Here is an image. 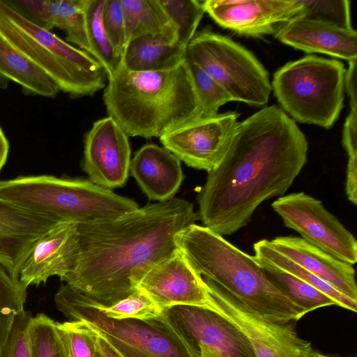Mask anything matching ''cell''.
<instances>
[{"label": "cell", "mask_w": 357, "mask_h": 357, "mask_svg": "<svg viewBox=\"0 0 357 357\" xmlns=\"http://www.w3.org/2000/svg\"><path fill=\"white\" fill-rule=\"evenodd\" d=\"M307 149L305 135L278 106L239 122L198 193L204 226L222 236L246 226L262 202L284 195L304 167Z\"/></svg>", "instance_id": "obj_1"}, {"label": "cell", "mask_w": 357, "mask_h": 357, "mask_svg": "<svg viewBox=\"0 0 357 357\" xmlns=\"http://www.w3.org/2000/svg\"><path fill=\"white\" fill-rule=\"evenodd\" d=\"M198 218L192 203L174 197L115 218L76 222L75 263L61 280L114 304L137 291L144 275L177 248L176 235Z\"/></svg>", "instance_id": "obj_2"}, {"label": "cell", "mask_w": 357, "mask_h": 357, "mask_svg": "<svg viewBox=\"0 0 357 357\" xmlns=\"http://www.w3.org/2000/svg\"><path fill=\"white\" fill-rule=\"evenodd\" d=\"M103 101L107 115L128 137H160L202 116L185 61L161 71L132 72L119 64L107 77Z\"/></svg>", "instance_id": "obj_3"}, {"label": "cell", "mask_w": 357, "mask_h": 357, "mask_svg": "<svg viewBox=\"0 0 357 357\" xmlns=\"http://www.w3.org/2000/svg\"><path fill=\"white\" fill-rule=\"evenodd\" d=\"M176 243L206 284L266 319L287 324L307 314L268 280L254 256L210 229L192 224L176 235Z\"/></svg>", "instance_id": "obj_4"}, {"label": "cell", "mask_w": 357, "mask_h": 357, "mask_svg": "<svg viewBox=\"0 0 357 357\" xmlns=\"http://www.w3.org/2000/svg\"><path fill=\"white\" fill-rule=\"evenodd\" d=\"M0 197L60 222L115 218L139 208L133 199L89 179L52 175L20 176L0 181Z\"/></svg>", "instance_id": "obj_5"}, {"label": "cell", "mask_w": 357, "mask_h": 357, "mask_svg": "<svg viewBox=\"0 0 357 357\" xmlns=\"http://www.w3.org/2000/svg\"><path fill=\"white\" fill-rule=\"evenodd\" d=\"M0 35L73 98L104 89L107 74L88 52L36 26L0 0Z\"/></svg>", "instance_id": "obj_6"}, {"label": "cell", "mask_w": 357, "mask_h": 357, "mask_svg": "<svg viewBox=\"0 0 357 357\" xmlns=\"http://www.w3.org/2000/svg\"><path fill=\"white\" fill-rule=\"evenodd\" d=\"M346 72L338 60L308 55L278 69L271 89L294 121L329 128L343 108Z\"/></svg>", "instance_id": "obj_7"}, {"label": "cell", "mask_w": 357, "mask_h": 357, "mask_svg": "<svg viewBox=\"0 0 357 357\" xmlns=\"http://www.w3.org/2000/svg\"><path fill=\"white\" fill-rule=\"evenodd\" d=\"M54 302L68 321L84 322L123 357H190L162 313L146 319H112L98 308L93 299L68 284L59 289Z\"/></svg>", "instance_id": "obj_8"}, {"label": "cell", "mask_w": 357, "mask_h": 357, "mask_svg": "<svg viewBox=\"0 0 357 357\" xmlns=\"http://www.w3.org/2000/svg\"><path fill=\"white\" fill-rule=\"evenodd\" d=\"M185 61L211 76L232 101L265 105L271 92L266 70L249 50L208 28L196 32L188 44Z\"/></svg>", "instance_id": "obj_9"}, {"label": "cell", "mask_w": 357, "mask_h": 357, "mask_svg": "<svg viewBox=\"0 0 357 357\" xmlns=\"http://www.w3.org/2000/svg\"><path fill=\"white\" fill-rule=\"evenodd\" d=\"M162 313L190 357H256L243 333L210 308L178 305Z\"/></svg>", "instance_id": "obj_10"}, {"label": "cell", "mask_w": 357, "mask_h": 357, "mask_svg": "<svg viewBox=\"0 0 357 357\" xmlns=\"http://www.w3.org/2000/svg\"><path fill=\"white\" fill-rule=\"evenodd\" d=\"M272 208L287 227L310 244L350 265L356 263V238L321 201L303 192H293L274 201Z\"/></svg>", "instance_id": "obj_11"}, {"label": "cell", "mask_w": 357, "mask_h": 357, "mask_svg": "<svg viewBox=\"0 0 357 357\" xmlns=\"http://www.w3.org/2000/svg\"><path fill=\"white\" fill-rule=\"evenodd\" d=\"M238 116L236 112H227L199 116L168 130L160 141L188 166L209 172L226 153L238 125Z\"/></svg>", "instance_id": "obj_12"}, {"label": "cell", "mask_w": 357, "mask_h": 357, "mask_svg": "<svg viewBox=\"0 0 357 357\" xmlns=\"http://www.w3.org/2000/svg\"><path fill=\"white\" fill-rule=\"evenodd\" d=\"M206 284L210 296L208 308L229 320L243 333L256 357H307L313 349L310 342L298 337L291 325L273 322Z\"/></svg>", "instance_id": "obj_13"}, {"label": "cell", "mask_w": 357, "mask_h": 357, "mask_svg": "<svg viewBox=\"0 0 357 357\" xmlns=\"http://www.w3.org/2000/svg\"><path fill=\"white\" fill-rule=\"evenodd\" d=\"M128 137L109 116L93 123L84 135L82 161L89 180L112 190L126 184L131 162Z\"/></svg>", "instance_id": "obj_14"}, {"label": "cell", "mask_w": 357, "mask_h": 357, "mask_svg": "<svg viewBox=\"0 0 357 357\" xmlns=\"http://www.w3.org/2000/svg\"><path fill=\"white\" fill-rule=\"evenodd\" d=\"M137 290L162 310L178 305L208 308L210 304L206 283L178 248L144 275Z\"/></svg>", "instance_id": "obj_15"}, {"label": "cell", "mask_w": 357, "mask_h": 357, "mask_svg": "<svg viewBox=\"0 0 357 357\" xmlns=\"http://www.w3.org/2000/svg\"><path fill=\"white\" fill-rule=\"evenodd\" d=\"M205 13L220 26L240 35L258 37L275 33L299 16L301 0H207Z\"/></svg>", "instance_id": "obj_16"}, {"label": "cell", "mask_w": 357, "mask_h": 357, "mask_svg": "<svg viewBox=\"0 0 357 357\" xmlns=\"http://www.w3.org/2000/svg\"><path fill=\"white\" fill-rule=\"evenodd\" d=\"M77 254L76 222H60L47 230L21 266L19 280L26 287L60 279L73 268Z\"/></svg>", "instance_id": "obj_17"}, {"label": "cell", "mask_w": 357, "mask_h": 357, "mask_svg": "<svg viewBox=\"0 0 357 357\" xmlns=\"http://www.w3.org/2000/svg\"><path fill=\"white\" fill-rule=\"evenodd\" d=\"M59 222L0 197V264L19 279L21 266L35 243Z\"/></svg>", "instance_id": "obj_18"}, {"label": "cell", "mask_w": 357, "mask_h": 357, "mask_svg": "<svg viewBox=\"0 0 357 357\" xmlns=\"http://www.w3.org/2000/svg\"><path fill=\"white\" fill-rule=\"evenodd\" d=\"M282 43L307 53L318 52L346 59L356 60L357 33L323 22L294 18L275 33Z\"/></svg>", "instance_id": "obj_19"}, {"label": "cell", "mask_w": 357, "mask_h": 357, "mask_svg": "<svg viewBox=\"0 0 357 357\" xmlns=\"http://www.w3.org/2000/svg\"><path fill=\"white\" fill-rule=\"evenodd\" d=\"M130 172L150 200L174 197L183 179L181 160L163 146L147 144L131 159Z\"/></svg>", "instance_id": "obj_20"}, {"label": "cell", "mask_w": 357, "mask_h": 357, "mask_svg": "<svg viewBox=\"0 0 357 357\" xmlns=\"http://www.w3.org/2000/svg\"><path fill=\"white\" fill-rule=\"evenodd\" d=\"M270 241L276 250L357 301L355 269L352 265L335 258L301 237L278 236Z\"/></svg>", "instance_id": "obj_21"}, {"label": "cell", "mask_w": 357, "mask_h": 357, "mask_svg": "<svg viewBox=\"0 0 357 357\" xmlns=\"http://www.w3.org/2000/svg\"><path fill=\"white\" fill-rule=\"evenodd\" d=\"M185 50L176 29L149 33L126 44L120 65L132 72L170 70L185 61Z\"/></svg>", "instance_id": "obj_22"}, {"label": "cell", "mask_w": 357, "mask_h": 357, "mask_svg": "<svg viewBox=\"0 0 357 357\" xmlns=\"http://www.w3.org/2000/svg\"><path fill=\"white\" fill-rule=\"evenodd\" d=\"M10 81L26 95L54 98L60 91L43 70L0 35V88L6 89Z\"/></svg>", "instance_id": "obj_23"}, {"label": "cell", "mask_w": 357, "mask_h": 357, "mask_svg": "<svg viewBox=\"0 0 357 357\" xmlns=\"http://www.w3.org/2000/svg\"><path fill=\"white\" fill-rule=\"evenodd\" d=\"M257 261L268 280L307 313L322 307L333 305L338 306L333 298L295 275L266 261Z\"/></svg>", "instance_id": "obj_24"}, {"label": "cell", "mask_w": 357, "mask_h": 357, "mask_svg": "<svg viewBox=\"0 0 357 357\" xmlns=\"http://www.w3.org/2000/svg\"><path fill=\"white\" fill-rule=\"evenodd\" d=\"M253 248L255 259L266 261L295 275L333 298L338 306L356 312L357 301L342 294L330 284L276 250L270 241L266 239L259 241L254 244Z\"/></svg>", "instance_id": "obj_25"}, {"label": "cell", "mask_w": 357, "mask_h": 357, "mask_svg": "<svg viewBox=\"0 0 357 357\" xmlns=\"http://www.w3.org/2000/svg\"><path fill=\"white\" fill-rule=\"evenodd\" d=\"M121 3L126 44L138 36L175 29L158 0H121Z\"/></svg>", "instance_id": "obj_26"}, {"label": "cell", "mask_w": 357, "mask_h": 357, "mask_svg": "<svg viewBox=\"0 0 357 357\" xmlns=\"http://www.w3.org/2000/svg\"><path fill=\"white\" fill-rule=\"evenodd\" d=\"M87 0H48L52 28L66 34L68 42L89 54L85 10Z\"/></svg>", "instance_id": "obj_27"}, {"label": "cell", "mask_w": 357, "mask_h": 357, "mask_svg": "<svg viewBox=\"0 0 357 357\" xmlns=\"http://www.w3.org/2000/svg\"><path fill=\"white\" fill-rule=\"evenodd\" d=\"M105 0H87L85 10L89 54L104 68L107 77L119 67V59L106 33L102 22Z\"/></svg>", "instance_id": "obj_28"}, {"label": "cell", "mask_w": 357, "mask_h": 357, "mask_svg": "<svg viewBox=\"0 0 357 357\" xmlns=\"http://www.w3.org/2000/svg\"><path fill=\"white\" fill-rule=\"evenodd\" d=\"M27 287L0 264V357L15 317L24 310Z\"/></svg>", "instance_id": "obj_29"}, {"label": "cell", "mask_w": 357, "mask_h": 357, "mask_svg": "<svg viewBox=\"0 0 357 357\" xmlns=\"http://www.w3.org/2000/svg\"><path fill=\"white\" fill-rule=\"evenodd\" d=\"M169 21L175 28L178 42L187 47L205 13L202 1L158 0Z\"/></svg>", "instance_id": "obj_30"}, {"label": "cell", "mask_w": 357, "mask_h": 357, "mask_svg": "<svg viewBox=\"0 0 357 357\" xmlns=\"http://www.w3.org/2000/svg\"><path fill=\"white\" fill-rule=\"evenodd\" d=\"M31 357H69L56 327V321L43 313L31 318L29 327Z\"/></svg>", "instance_id": "obj_31"}, {"label": "cell", "mask_w": 357, "mask_h": 357, "mask_svg": "<svg viewBox=\"0 0 357 357\" xmlns=\"http://www.w3.org/2000/svg\"><path fill=\"white\" fill-rule=\"evenodd\" d=\"M185 63L202 116L217 114L222 105L232 101L227 92L199 66L186 61Z\"/></svg>", "instance_id": "obj_32"}, {"label": "cell", "mask_w": 357, "mask_h": 357, "mask_svg": "<svg viewBox=\"0 0 357 357\" xmlns=\"http://www.w3.org/2000/svg\"><path fill=\"white\" fill-rule=\"evenodd\" d=\"M298 17L323 22L344 29H353L348 0H301Z\"/></svg>", "instance_id": "obj_33"}, {"label": "cell", "mask_w": 357, "mask_h": 357, "mask_svg": "<svg viewBox=\"0 0 357 357\" xmlns=\"http://www.w3.org/2000/svg\"><path fill=\"white\" fill-rule=\"evenodd\" d=\"M56 327L69 357H96L94 330L81 321H56Z\"/></svg>", "instance_id": "obj_34"}, {"label": "cell", "mask_w": 357, "mask_h": 357, "mask_svg": "<svg viewBox=\"0 0 357 357\" xmlns=\"http://www.w3.org/2000/svg\"><path fill=\"white\" fill-rule=\"evenodd\" d=\"M94 301L107 317L119 320L150 319L161 315L162 311L148 296L139 290L109 305Z\"/></svg>", "instance_id": "obj_35"}, {"label": "cell", "mask_w": 357, "mask_h": 357, "mask_svg": "<svg viewBox=\"0 0 357 357\" xmlns=\"http://www.w3.org/2000/svg\"><path fill=\"white\" fill-rule=\"evenodd\" d=\"M102 22L116 56L121 59L126 44L124 16L121 0H105Z\"/></svg>", "instance_id": "obj_36"}, {"label": "cell", "mask_w": 357, "mask_h": 357, "mask_svg": "<svg viewBox=\"0 0 357 357\" xmlns=\"http://www.w3.org/2000/svg\"><path fill=\"white\" fill-rule=\"evenodd\" d=\"M32 317L31 312L26 310L15 317L2 357H31L29 327Z\"/></svg>", "instance_id": "obj_37"}, {"label": "cell", "mask_w": 357, "mask_h": 357, "mask_svg": "<svg viewBox=\"0 0 357 357\" xmlns=\"http://www.w3.org/2000/svg\"><path fill=\"white\" fill-rule=\"evenodd\" d=\"M17 13L29 22L51 31L48 0H4Z\"/></svg>", "instance_id": "obj_38"}, {"label": "cell", "mask_w": 357, "mask_h": 357, "mask_svg": "<svg viewBox=\"0 0 357 357\" xmlns=\"http://www.w3.org/2000/svg\"><path fill=\"white\" fill-rule=\"evenodd\" d=\"M96 357H123L98 332L96 331Z\"/></svg>", "instance_id": "obj_39"}, {"label": "cell", "mask_w": 357, "mask_h": 357, "mask_svg": "<svg viewBox=\"0 0 357 357\" xmlns=\"http://www.w3.org/2000/svg\"><path fill=\"white\" fill-rule=\"evenodd\" d=\"M9 151V142L0 127V171L6 162Z\"/></svg>", "instance_id": "obj_40"}, {"label": "cell", "mask_w": 357, "mask_h": 357, "mask_svg": "<svg viewBox=\"0 0 357 357\" xmlns=\"http://www.w3.org/2000/svg\"><path fill=\"white\" fill-rule=\"evenodd\" d=\"M307 357H339V356L322 354L319 353L318 351H316L314 349H312V351L307 355Z\"/></svg>", "instance_id": "obj_41"}]
</instances>
